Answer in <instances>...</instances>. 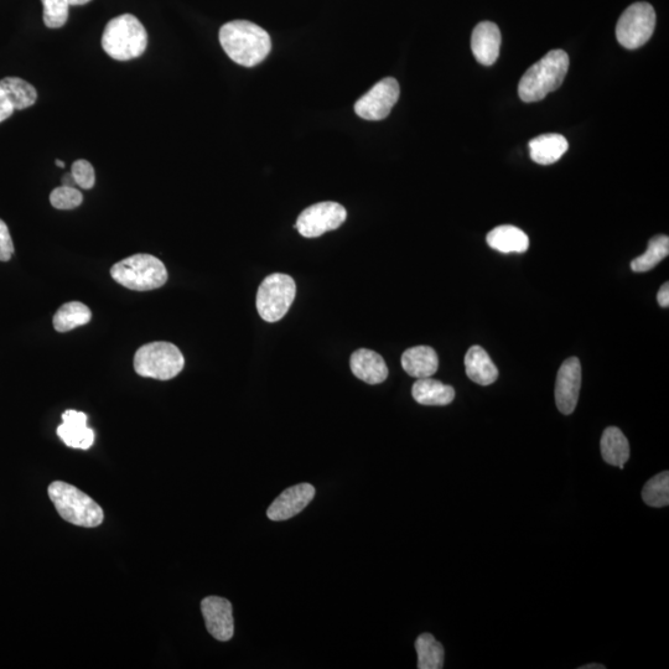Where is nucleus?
Returning a JSON list of instances; mask_svg holds the SVG:
<instances>
[{"label":"nucleus","mask_w":669,"mask_h":669,"mask_svg":"<svg viewBox=\"0 0 669 669\" xmlns=\"http://www.w3.org/2000/svg\"><path fill=\"white\" fill-rule=\"evenodd\" d=\"M402 367L409 376L417 380L432 377L439 368L437 352L429 346L412 347L402 355Z\"/></svg>","instance_id":"obj_17"},{"label":"nucleus","mask_w":669,"mask_h":669,"mask_svg":"<svg viewBox=\"0 0 669 669\" xmlns=\"http://www.w3.org/2000/svg\"><path fill=\"white\" fill-rule=\"evenodd\" d=\"M487 245L501 253H525L530 247V240L520 228L503 225L496 227L486 237Z\"/></svg>","instance_id":"obj_20"},{"label":"nucleus","mask_w":669,"mask_h":669,"mask_svg":"<svg viewBox=\"0 0 669 669\" xmlns=\"http://www.w3.org/2000/svg\"><path fill=\"white\" fill-rule=\"evenodd\" d=\"M399 84L393 77H387L378 82L370 91L355 103L357 116L366 121H382L390 116L393 107L398 102Z\"/></svg>","instance_id":"obj_10"},{"label":"nucleus","mask_w":669,"mask_h":669,"mask_svg":"<svg viewBox=\"0 0 669 669\" xmlns=\"http://www.w3.org/2000/svg\"><path fill=\"white\" fill-rule=\"evenodd\" d=\"M48 492L62 520L72 525L95 528L105 520L102 507L75 486L55 481L49 486Z\"/></svg>","instance_id":"obj_4"},{"label":"nucleus","mask_w":669,"mask_h":669,"mask_svg":"<svg viewBox=\"0 0 669 669\" xmlns=\"http://www.w3.org/2000/svg\"><path fill=\"white\" fill-rule=\"evenodd\" d=\"M414 401L422 406H448L454 401V388L432 378H420L412 388Z\"/></svg>","instance_id":"obj_21"},{"label":"nucleus","mask_w":669,"mask_h":669,"mask_svg":"<svg viewBox=\"0 0 669 669\" xmlns=\"http://www.w3.org/2000/svg\"><path fill=\"white\" fill-rule=\"evenodd\" d=\"M350 367L352 373L368 385H380L388 377L386 362L375 351L367 349L355 351L351 356Z\"/></svg>","instance_id":"obj_16"},{"label":"nucleus","mask_w":669,"mask_h":669,"mask_svg":"<svg viewBox=\"0 0 669 669\" xmlns=\"http://www.w3.org/2000/svg\"><path fill=\"white\" fill-rule=\"evenodd\" d=\"M84 201L81 191L69 186H60L50 195L51 205L57 210H74Z\"/></svg>","instance_id":"obj_29"},{"label":"nucleus","mask_w":669,"mask_h":669,"mask_svg":"<svg viewBox=\"0 0 669 669\" xmlns=\"http://www.w3.org/2000/svg\"><path fill=\"white\" fill-rule=\"evenodd\" d=\"M185 359L179 347L170 342H152L137 351L134 370L139 376L159 381L173 380L184 370Z\"/></svg>","instance_id":"obj_6"},{"label":"nucleus","mask_w":669,"mask_h":669,"mask_svg":"<svg viewBox=\"0 0 669 669\" xmlns=\"http://www.w3.org/2000/svg\"><path fill=\"white\" fill-rule=\"evenodd\" d=\"M531 158L539 165H551L557 163L569 148L568 140L562 134H542L531 140Z\"/></svg>","instance_id":"obj_19"},{"label":"nucleus","mask_w":669,"mask_h":669,"mask_svg":"<svg viewBox=\"0 0 669 669\" xmlns=\"http://www.w3.org/2000/svg\"><path fill=\"white\" fill-rule=\"evenodd\" d=\"M14 111L12 103H10L7 95H5V92L0 88V123L12 116Z\"/></svg>","instance_id":"obj_32"},{"label":"nucleus","mask_w":669,"mask_h":669,"mask_svg":"<svg viewBox=\"0 0 669 669\" xmlns=\"http://www.w3.org/2000/svg\"><path fill=\"white\" fill-rule=\"evenodd\" d=\"M222 49L236 64L253 67L267 59L272 50L271 36L259 25L235 20L220 29Z\"/></svg>","instance_id":"obj_1"},{"label":"nucleus","mask_w":669,"mask_h":669,"mask_svg":"<svg viewBox=\"0 0 669 669\" xmlns=\"http://www.w3.org/2000/svg\"><path fill=\"white\" fill-rule=\"evenodd\" d=\"M62 186H69V188H76L77 184L74 179V176H72L71 173L66 174L64 178H62Z\"/></svg>","instance_id":"obj_34"},{"label":"nucleus","mask_w":669,"mask_h":669,"mask_svg":"<svg viewBox=\"0 0 669 669\" xmlns=\"http://www.w3.org/2000/svg\"><path fill=\"white\" fill-rule=\"evenodd\" d=\"M297 294V285L288 274L274 273L263 280L257 293V310L267 323H277L287 315Z\"/></svg>","instance_id":"obj_7"},{"label":"nucleus","mask_w":669,"mask_h":669,"mask_svg":"<svg viewBox=\"0 0 669 669\" xmlns=\"http://www.w3.org/2000/svg\"><path fill=\"white\" fill-rule=\"evenodd\" d=\"M111 276L124 288L149 292L167 283L168 271L159 258L150 254H134L114 264Z\"/></svg>","instance_id":"obj_5"},{"label":"nucleus","mask_w":669,"mask_h":669,"mask_svg":"<svg viewBox=\"0 0 669 669\" xmlns=\"http://www.w3.org/2000/svg\"><path fill=\"white\" fill-rule=\"evenodd\" d=\"M148 34L144 25L132 14H123L107 24L102 35V48L117 61H129L147 50Z\"/></svg>","instance_id":"obj_3"},{"label":"nucleus","mask_w":669,"mask_h":669,"mask_svg":"<svg viewBox=\"0 0 669 669\" xmlns=\"http://www.w3.org/2000/svg\"><path fill=\"white\" fill-rule=\"evenodd\" d=\"M501 41V31L495 23L477 24L471 36V49H473L475 59L481 65H494L499 59Z\"/></svg>","instance_id":"obj_15"},{"label":"nucleus","mask_w":669,"mask_h":669,"mask_svg":"<svg viewBox=\"0 0 669 669\" xmlns=\"http://www.w3.org/2000/svg\"><path fill=\"white\" fill-rule=\"evenodd\" d=\"M71 174L74 176L79 188L90 190L95 186V169H93L92 164L87 162V160H77V162L72 164Z\"/></svg>","instance_id":"obj_30"},{"label":"nucleus","mask_w":669,"mask_h":669,"mask_svg":"<svg viewBox=\"0 0 669 669\" xmlns=\"http://www.w3.org/2000/svg\"><path fill=\"white\" fill-rule=\"evenodd\" d=\"M657 300L658 304L661 305L662 308H668L669 307V284L665 283L662 285L660 292H658L657 295Z\"/></svg>","instance_id":"obj_33"},{"label":"nucleus","mask_w":669,"mask_h":669,"mask_svg":"<svg viewBox=\"0 0 669 669\" xmlns=\"http://www.w3.org/2000/svg\"><path fill=\"white\" fill-rule=\"evenodd\" d=\"M202 615L207 631L214 639L221 642L230 641L235 634L232 604L220 596H207L201 603Z\"/></svg>","instance_id":"obj_12"},{"label":"nucleus","mask_w":669,"mask_h":669,"mask_svg":"<svg viewBox=\"0 0 669 669\" xmlns=\"http://www.w3.org/2000/svg\"><path fill=\"white\" fill-rule=\"evenodd\" d=\"M419 669H442L444 667V647L430 634H422L416 641Z\"/></svg>","instance_id":"obj_25"},{"label":"nucleus","mask_w":669,"mask_h":669,"mask_svg":"<svg viewBox=\"0 0 669 669\" xmlns=\"http://www.w3.org/2000/svg\"><path fill=\"white\" fill-rule=\"evenodd\" d=\"M55 163H56L57 167H59V168H65L66 167V164L64 162H61V160H59V159H57Z\"/></svg>","instance_id":"obj_37"},{"label":"nucleus","mask_w":669,"mask_h":669,"mask_svg":"<svg viewBox=\"0 0 669 669\" xmlns=\"http://www.w3.org/2000/svg\"><path fill=\"white\" fill-rule=\"evenodd\" d=\"M601 455L606 463L624 469V465L630 458L629 440L619 428L610 427L605 429L600 443Z\"/></svg>","instance_id":"obj_22"},{"label":"nucleus","mask_w":669,"mask_h":669,"mask_svg":"<svg viewBox=\"0 0 669 669\" xmlns=\"http://www.w3.org/2000/svg\"><path fill=\"white\" fill-rule=\"evenodd\" d=\"M0 88L7 95L15 111L27 110L38 100V92L35 87L19 77H5L0 81Z\"/></svg>","instance_id":"obj_23"},{"label":"nucleus","mask_w":669,"mask_h":669,"mask_svg":"<svg viewBox=\"0 0 669 669\" xmlns=\"http://www.w3.org/2000/svg\"><path fill=\"white\" fill-rule=\"evenodd\" d=\"M92 313L87 305L80 302H71L62 305L54 316V328L57 333L69 331L90 323Z\"/></svg>","instance_id":"obj_24"},{"label":"nucleus","mask_w":669,"mask_h":669,"mask_svg":"<svg viewBox=\"0 0 669 669\" xmlns=\"http://www.w3.org/2000/svg\"><path fill=\"white\" fill-rule=\"evenodd\" d=\"M569 70V56L563 50H553L532 65L523 75L518 95L523 102L542 101L562 86Z\"/></svg>","instance_id":"obj_2"},{"label":"nucleus","mask_w":669,"mask_h":669,"mask_svg":"<svg viewBox=\"0 0 669 669\" xmlns=\"http://www.w3.org/2000/svg\"><path fill=\"white\" fill-rule=\"evenodd\" d=\"M465 371L471 381L490 386L499 378V370L489 354L480 346H473L465 355Z\"/></svg>","instance_id":"obj_18"},{"label":"nucleus","mask_w":669,"mask_h":669,"mask_svg":"<svg viewBox=\"0 0 669 669\" xmlns=\"http://www.w3.org/2000/svg\"><path fill=\"white\" fill-rule=\"evenodd\" d=\"M580 387H582V365L577 357H572L560 366L554 391L557 407L565 416H569L577 408Z\"/></svg>","instance_id":"obj_11"},{"label":"nucleus","mask_w":669,"mask_h":669,"mask_svg":"<svg viewBox=\"0 0 669 669\" xmlns=\"http://www.w3.org/2000/svg\"><path fill=\"white\" fill-rule=\"evenodd\" d=\"M90 2L91 0H69L70 5H85Z\"/></svg>","instance_id":"obj_36"},{"label":"nucleus","mask_w":669,"mask_h":669,"mask_svg":"<svg viewBox=\"0 0 669 669\" xmlns=\"http://www.w3.org/2000/svg\"><path fill=\"white\" fill-rule=\"evenodd\" d=\"M579 669H606V667L603 665H598V663H590V665L579 667Z\"/></svg>","instance_id":"obj_35"},{"label":"nucleus","mask_w":669,"mask_h":669,"mask_svg":"<svg viewBox=\"0 0 669 669\" xmlns=\"http://www.w3.org/2000/svg\"><path fill=\"white\" fill-rule=\"evenodd\" d=\"M14 253L12 236L7 223L0 220V262H8Z\"/></svg>","instance_id":"obj_31"},{"label":"nucleus","mask_w":669,"mask_h":669,"mask_svg":"<svg viewBox=\"0 0 669 669\" xmlns=\"http://www.w3.org/2000/svg\"><path fill=\"white\" fill-rule=\"evenodd\" d=\"M62 442L74 449L88 450L95 443V432L87 427V416L77 411L62 414V424L57 428Z\"/></svg>","instance_id":"obj_14"},{"label":"nucleus","mask_w":669,"mask_h":669,"mask_svg":"<svg viewBox=\"0 0 669 669\" xmlns=\"http://www.w3.org/2000/svg\"><path fill=\"white\" fill-rule=\"evenodd\" d=\"M315 497V487L299 484L285 490L269 506L267 516L271 521H287L305 510Z\"/></svg>","instance_id":"obj_13"},{"label":"nucleus","mask_w":669,"mask_h":669,"mask_svg":"<svg viewBox=\"0 0 669 669\" xmlns=\"http://www.w3.org/2000/svg\"><path fill=\"white\" fill-rule=\"evenodd\" d=\"M346 219L344 206L331 201L319 202L300 214L295 227L303 237L316 238L337 230Z\"/></svg>","instance_id":"obj_9"},{"label":"nucleus","mask_w":669,"mask_h":669,"mask_svg":"<svg viewBox=\"0 0 669 669\" xmlns=\"http://www.w3.org/2000/svg\"><path fill=\"white\" fill-rule=\"evenodd\" d=\"M642 500L648 506L662 508L669 505V473L653 476L642 490Z\"/></svg>","instance_id":"obj_27"},{"label":"nucleus","mask_w":669,"mask_h":669,"mask_svg":"<svg viewBox=\"0 0 669 669\" xmlns=\"http://www.w3.org/2000/svg\"><path fill=\"white\" fill-rule=\"evenodd\" d=\"M44 7V23L50 29L64 27L69 19V0H41Z\"/></svg>","instance_id":"obj_28"},{"label":"nucleus","mask_w":669,"mask_h":669,"mask_svg":"<svg viewBox=\"0 0 669 669\" xmlns=\"http://www.w3.org/2000/svg\"><path fill=\"white\" fill-rule=\"evenodd\" d=\"M656 28V12L651 4L630 5L622 13L616 27V38L625 49L635 50L647 44Z\"/></svg>","instance_id":"obj_8"},{"label":"nucleus","mask_w":669,"mask_h":669,"mask_svg":"<svg viewBox=\"0 0 669 669\" xmlns=\"http://www.w3.org/2000/svg\"><path fill=\"white\" fill-rule=\"evenodd\" d=\"M669 254V237L665 235L653 237L648 243L647 251L631 262V269L637 273L651 271Z\"/></svg>","instance_id":"obj_26"}]
</instances>
